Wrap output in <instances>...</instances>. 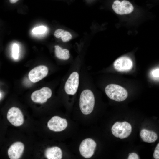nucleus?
I'll use <instances>...</instances> for the list:
<instances>
[{
	"label": "nucleus",
	"instance_id": "obj_21",
	"mask_svg": "<svg viewBox=\"0 0 159 159\" xmlns=\"http://www.w3.org/2000/svg\"><path fill=\"white\" fill-rule=\"evenodd\" d=\"M153 76L155 77H159V69L153 70L152 72Z\"/></svg>",
	"mask_w": 159,
	"mask_h": 159
},
{
	"label": "nucleus",
	"instance_id": "obj_1",
	"mask_svg": "<svg viewBox=\"0 0 159 159\" xmlns=\"http://www.w3.org/2000/svg\"><path fill=\"white\" fill-rule=\"evenodd\" d=\"M95 104L94 95L90 90H83L80 98V107L81 112L85 115L91 113L92 111Z\"/></svg>",
	"mask_w": 159,
	"mask_h": 159
},
{
	"label": "nucleus",
	"instance_id": "obj_6",
	"mask_svg": "<svg viewBox=\"0 0 159 159\" xmlns=\"http://www.w3.org/2000/svg\"><path fill=\"white\" fill-rule=\"evenodd\" d=\"M112 7L115 12L119 15L130 14L134 9L133 6L131 3L125 0L121 2L118 0H116L113 2Z\"/></svg>",
	"mask_w": 159,
	"mask_h": 159
},
{
	"label": "nucleus",
	"instance_id": "obj_4",
	"mask_svg": "<svg viewBox=\"0 0 159 159\" xmlns=\"http://www.w3.org/2000/svg\"><path fill=\"white\" fill-rule=\"evenodd\" d=\"M79 83V73L74 71L72 72L66 81L65 85L64 90L68 95H73L77 92Z\"/></svg>",
	"mask_w": 159,
	"mask_h": 159
},
{
	"label": "nucleus",
	"instance_id": "obj_19",
	"mask_svg": "<svg viewBox=\"0 0 159 159\" xmlns=\"http://www.w3.org/2000/svg\"><path fill=\"white\" fill-rule=\"evenodd\" d=\"M153 157L155 159H159V143H158L155 149Z\"/></svg>",
	"mask_w": 159,
	"mask_h": 159
},
{
	"label": "nucleus",
	"instance_id": "obj_16",
	"mask_svg": "<svg viewBox=\"0 0 159 159\" xmlns=\"http://www.w3.org/2000/svg\"><path fill=\"white\" fill-rule=\"evenodd\" d=\"M55 53L56 57L59 59L67 60L70 57L69 51L66 49H63L58 45L54 46Z\"/></svg>",
	"mask_w": 159,
	"mask_h": 159
},
{
	"label": "nucleus",
	"instance_id": "obj_9",
	"mask_svg": "<svg viewBox=\"0 0 159 159\" xmlns=\"http://www.w3.org/2000/svg\"><path fill=\"white\" fill-rule=\"evenodd\" d=\"M47 68L44 65H40L34 68L28 74L29 78L33 83H36L45 77L48 74Z\"/></svg>",
	"mask_w": 159,
	"mask_h": 159
},
{
	"label": "nucleus",
	"instance_id": "obj_18",
	"mask_svg": "<svg viewBox=\"0 0 159 159\" xmlns=\"http://www.w3.org/2000/svg\"><path fill=\"white\" fill-rule=\"evenodd\" d=\"M13 57L15 59H17L18 57L19 53V47L15 43L13 46Z\"/></svg>",
	"mask_w": 159,
	"mask_h": 159
},
{
	"label": "nucleus",
	"instance_id": "obj_2",
	"mask_svg": "<svg viewBox=\"0 0 159 159\" xmlns=\"http://www.w3.org/2000/svg\"><path fill=\"white\" fill-rule=\"evenodd\" d=\"M105 91L110 99L116 101H124L128 96L127 92L125 88L115 84H110L107 85Z\"/></svg>",
	"mask_w": 159,
	"mask_h": 159
},
{
	"label": "nucleus",
	"instance_id": "obj_17",
	"mask_svg": "<svg viewBox=\"0 0 159 159\" xmlns=\"http://www.w3.org/2000/svg\"><path fill=\"white\" fill-rule=\"evenodd\" d=\"M46 28L44 26H40L34 28L32 30V32L35 34H43L45 32Z\"/></svg>",
	"mask_w": 159,
	"mask_h": 159
},
{
	"label": "nucleus",
	"instance_id": "obj_22",
	"mask_svg": "<svg viewBox=\"0 0 159 159\" xmlns=\"http://www.w3.org/2000/svg\"><path fill=\"white\" fill-rule=\"evenodd\" d=\"M19 0H9V2L11 4H14L17 2Z\"/></svg>",
	"mask_w": 159,
	"mask_h": 159
},
{
	"label": "nucleus",
	"instance_id": "obj_12",
	"mask_svg": "<svg viewBox=\"0 0 159 159\" xmlns=\"http://www.w3.org/2000/svg\"><path fill=\"white\" fill-rule=\"evenodd\" d=\"M24 145L21 142H17L12 144L8 151L9 157L11 159H19L22 155Z\"/></svg>",
	"mask_w": 159,
	"mask_h": 159
},
{
	"label": "nucleus",
	"instance_id": "obj_10",
	"mask_svg": "<svg viewBox=\"0 0 159 159\" xmlns=\"http://www.w3.org/2000/svg\"><path fill=\"white\" fill-rule=\"evenodd\" d=\"M67 126L66 120L58 116H54L47 123V127L51 130L59 132L64 130Z\"/></svg>",
	"mask_w": 159,
	"mask_h": 159
},
{
	"label": "nucleus",
	"instance_id": "obj_13",
	"mask_svg": "<svg viewBox=\"0 0 159 159\" xmlns=\"http://www.w3.org/2000/svg\"><path fill=\"white\" fill-rule=\"evenodd\" d=\"M140 135L143 141L148 143L154 142L158 138V136L156 133L146 129L141 130Z\"/></svg>",
	"mask_w": 159,
	"mask_h": 159
},
{
	"label": "nucleus",
	"instance_id": "obj_7",
	"mask_svg": "<svg viewBox=\"0 0 159 159\" xmlns=\"http://www.w3.org/2000/svg\"><path fill=\"white\" fill-rule=\"evenodd\" d=\"M8 120L13 125L17 127L23 123L24 118L23 115L18 108L13 107L9 110L7 116Z\"/></svg>",
	"mask_w": 159,
	"mask_h": 159
},
{
	"label": "nucleus",
	"instance_id": "obj_11",
	"mask_svg": "<svg viewBox=\"0 0 159 159\" xmlns=\"http://www.w3.org/2000/svg\"><path fill=\"white\" fill-rule=\"evenodd\" d=\"M113 66L115 69L118 71H127L132 68V60L128 57H122L115 61Z\"/></svg>",
	"mask_w": 159,
	"mask_h": 159
},
{
	"label": "nucleus",
	"instance_id": "obj_8",
	"mask_svg": "<svg viewBox=\"0 0 159 159\" xmlns=\"http://www.w3.org/2000/svg\"><path fill=\"white\" fill-rule=\"evenodd\" d=\"M52 95L51 89L48 87H44L34 92L31 94V98L35 102L43 103L51 97Z\"/></svg>",
	"mask_w": 159,
	"mask_h": 159
},
{
	"label": "nucleus",
	"instance_id": "obj_3",
	"mask_svg": "<svg viewBox=\"0 0 159 159\" xmlns=\"http://www.w3.org/2000/svg\"><path fill=\"white\" fill-rule=\"evenodd\" d=\"M132 126L128 122H117L112 126L111 131L115 137L122 139L128 137L132 132Z\"/></svg>",
	"mask_w": 159,
	"mask_h": 159
},
{
	"label": "nucleus",
	"instance_id": "obj_14",
	"mask_svg": "<svg viewBox=\"0 0 159 159\" xmlns=\"http://www.w3.org/2000/svg\"><path fill=\"white\" fill-rule=\"evenodd\" d=\"M45 155L48 159H61L62 157V152L60 148L53 147L46 149Z\"/></svg>",
	"mask_w": 159,
	"mask_h": 159
},
{
	"label": "nucleus",
	"instance_id": "obj_15",
	"mask_svg": "<svg viewBox=\"0 0 159 159\" xmlns=\"http://www.w3.org/2000/svg\"><path fill=\"white\" fill-rule=\"evenodd\" d=\"M54 35L56 38H60L63 42L69 41L72 37V35L69 32L60 29L56 30Z\"/></svg>",
	"mask_w": 159,
	"mask_h": 159
},
{
	"label": "nucleus",
	"instance_id": "obj_20",
	"mask_svg": "<svg viewBox=\"0 0 159 159\" xmlns=\"http://www.w3.org/2000/svg\"><path fill=\"white\" fill-rule=\"evenodd\" d=\"M139 158L138 154L134 153H130L127 158L128 159H138Z\"/></svg>",
	"mask_w": 159,
	"mask_h": 159
},
{
	"label": "nucleus",
	"instance_id": "obj_5",
	"mask_svg": "<svg viewBox=\"0 0 159 159\" xmlns=\"http://www.w3.org/2000/svg\"><path fill=\"white\" fill-rule=\"evenodd\" d=\"M96 146L95 142L91 138H87L81 142L79 151L82 156L86 158H89L93 155Z\"/></svg>",
	"mask_w": 159,
	"mask_h": 159
}]
</instances>
